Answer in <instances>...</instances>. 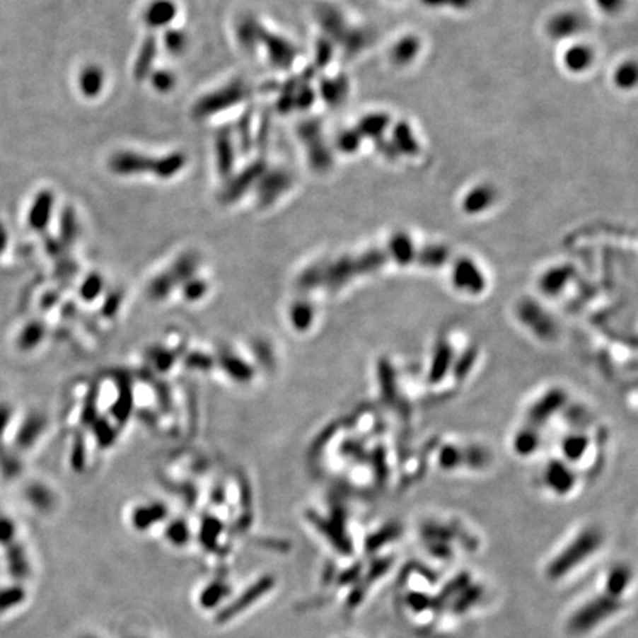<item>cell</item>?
I'll return each mask as SVG.
<instances>
[{
    "mask_svg": "<svg viewBox=\"0 0 638 638\" xmlns=\"http://www.w3.org/2000/svg\"><path fill=\"white\" fill-rule=\"evenodd\" d=\"M157 55V42L154 37H146L142 43L141 52L138 55L137 64H135V77L138 80L145 79L153 73V62Z\"/></svg>",
    "mask_w": 638,
    "mask_h": 638,
    "instance_id": "16",
    "label": "cell"
},
{
    "mask_svg": "<svg viewBox=\"0 0 638 638\" xmlns=\"http://www.w3.org/2000/svg\"><path fill=\"white\" fill-rule=\"evenodd\" d=\"M185 163H187V157L180 153L161 158H149L137 153H117L110 160V167L117 175L151 172L161 179H170L183 169Z\"/></svg>",
    "mask_w": 638,
    "mask_h": 638,
    "instance_id": "1",
    "label": "cell"
},
{
    "mask_svg": "<svg viewBox=\"0 0 638 638\" xmlns=\"http://www.w3.org/2000/svg\"><path fill=\"white\" fill-rule=\"evenodd\" d=\"M79 88L88 98H95L104 88V71L98 65H88L79 76Z\"/></svg>",
    "mask_w": 638,
    "mask_h": 638,
    "instance_id": "14",
    "label": "cell"
},
{
    "mask_svg": "<svg viewBox=\"0 0 638 638\" xmlns=\"http://www.w3.org/2000/svg\"><path fill=\"white\" fill-rule=\"evenodd\" d=\"M54 207V195L50 194L49 191L40 192L37 195V198L35 199V204L31 207L30 211V224L35 229H42L46 226L49 217H50V211H52Z\"/></svg>",
    "mask_w": 638,
    "mask_h": 638,
    "instance_id": "15",
    "label": "cell"
},
{
    "mask_svg": "<svg viewBox=\"0 0 638 638\" xmlns=\"http://www.w3.org/2000/svg\"><path fill=\"white\" fill-rule=\"evenodd\" d=\"M260 28L262 25H259V23L253 18V16H244L243 20L238 21L237 36L245 50L256 49V45L259 43Z\"/></svg>",
    "mask_w": 638,
    "mask_h": 638,
    "instance_id": "17",
    "label": "cell"
},
{
    "mask_svg": "<svg viewBox=\"0 0 638 638\" xmlns=\"http://www.w3.org/2000/svg\"><path fill=\"white\" fill-rule=\"evenodd\" d=\"M424 5L429 6H451L457 9H464L473 4V0H422Z\"/></svg>",
    "mask_w": 638,
    "mask_h": 638,
    "instance_id": "23",
    "label": "cell"
},
{
    "mask_svg": "<svg viewBox=\"0 0 638 638\" xmlns=\"http://www.w3.org/2000/svg\"><path fill=\"white\" fill-rule=\"evenodd\" d=\"M263 170H265V164L262 161L251 164L248 169H245L243 173L238 175L237 179H233L229 183V187L224 191L222 199L226 201V203H231V201L240 198L247 191V188L251 187V185L256 182V179L259 176H262Z\"/></svg>",
    "mask_w": 638,
    "mask_h": 638,
    "instance_id": "10",
    "label": "cell"
},
{
    "mask_svg": "<svg viewBox=\"0 0 638 638\" xmlns=\"http://www.w3.org/2000/svg\"><path fill=\"white\" fill-rule=\"evenodd\" d=\"M361 145V135L356 129H354L352 132H344L342 133V137L339 138V146L344 151V153H354Z\"/></svg>",
    "mask_w": 638,
    "mask_h": 638,
    "instance_id": "21",
    "label": "cell"
},
{
    "mask_svg": "<svg viewBox=\"0 0 638 638\" xmlns=\"http://www.w3.org/2000/svg\"><path fill=\"white\" fill-rule=\"evenodd\" d=\"M216 153H217V170L224 176L228 178L232 173L233 169V145L231 138V129H221L216 138Z\"/></svg>",
    "mask_w": 638,
    "mask_h": 638,
    "instance_id": "11",
    "label": "cell"
},
{
    "mask_svg": "<svg viewBox=\"0 0 638 638\" xmlns=\"http://www.w3.org/2000/svg\"><path fill=\"white\" fill-rule=\"evenodd\" d=\"M497 192L488 183H480L470 190L463 198V209L470 214L488 210L495 203Z\"/></svg>",
    "mask_w": 638,
    "mask_h": 638,
    "instance_id": "7",
    "label": "cell"
},
{
    "mask_svg": "<svg viewBox=\"0 0 638 638\" xmlns=\"http://www.w3.org/2000/svg\"><path fill=\"white\" fill-rule=\"evenodd\" d=\"M176 13V5L170 0H153L144 12V21L151 28H161L169 25Z\"/></svg>",
    "mask_w": 638,
    "mask_h": 638,
    "instance_id": "9",
    "label": "cell"
},
{
    "mask_svg": "<svg viewBox=\"0 0 638 638\" xmlns=\"http://www.w3.org/2000/svg\"><path fill=\"white\" fill-rule=\"evenodd\" d=\"M594 4L601 13L615 16L624 11L627 0H594Z\"/></svg>",
    "mask_w": 638,
    "mask_h": 638,
    "instance_id": "22",
    "label": "cell"
},
{
    "mask_svg": "<svg viewBox=\"0 0 638 638\" xmlns=\"http://www.w3.org/2000/svg\"><path fill=\"white\" fill-rule=\"evenodd\" d=\"M188 36L180 30H169L164 35V45L173 55H180L188 47Z\"/></svg>",
    "mask_w": 638,
    "mask_h": 638,
    "instance_id": "19",
    "label": "cell"
},
{
    "mask_svg": "<svg viewBox=\"0 0 638 638\" xmlns=\"http://www.w3.org/2000/svg\"><path fill=\"white\" fill-rule=\"evenodd\" d=\"M275 584H277V579L272 575H265V576L259 578L256 582L247 586V588L238 597L231 600L226 606H224L219 612H217L216 622L226 624V622H229V620L240 616L247 609L253 608L256 601L262 600L263 597H266L274 590Z\"/></svg>",
    "mask_w": 638,
    "mask_h": 638,
    "instance_id": "2",
    "label": "cell"
},
{
    "mask_svg": "<svg viewBox=\"0 0 638 638\" xmlns=\"http://www.w3.org/2000/svg\"><path fill=\"white\" fill-rule=\"evenodd\" d=\"M291 185V178L285 172L277 170L269 175L263 176V180L259 183L257 197L259 203L271 204L272 201L281 195Z\"/></svg>",
    "mask_w": 638,
    "mask_h": 638,
    "instance_id": "8",
    "label": "cell"
},
{
    "mask_svg": "<svg viewBox=\"0 0 638 638\" xmlns=\"http://www.w3.org/2000/svg\"><path fill=\"white\" fill-rule=\"evenodd\" d=\"M562 64L570 74H584L594 66L596 50L585 42H574L563 50Z\"/></svg>",
    "mask_w": 638,
    "mask_h": 638,
    "instance_id": "5",
    "label": "cell"
},
{
    "mask_svg": "<svg viewBox=\"0 0 638 638\" xmlns=\"http://www.w3.org/2000/svg\"><path fill=\"white\" fill-rule=\"evenodd\" d=\"M637 81V65L634 61H625L616 66L613 73V85L620 91H630Z\"/></svg>",
    "mask_w": 638,
    "mask_h": 638,
    "instance_id": "18",
    "label": "cell"
},
{
    "mask_svg": "<svg viewBox=\"0 0 638 638\" xmlns=\"http://www.w3.org/2000/svg\"><path fill=\"white\" fill-rule=\"evenodd\" d=\"M151 80H153V86L158 92H169L175 88V76L167 70H158L151 73Z\"/></svg>",
    "mask_w": 638,
    "mask_h": 638,
    "instance_id": "20",
    "label": "cell"
},
{
    "mask_svg": "<svg viewBox=\"0 0 638 638\" xmlns=\"http://www.w3.org/2000/svg\"><path fill=\"white\" fill-rule=\"evenodd\" d=\"M419 50H422V43H419V40L415 36L408 35V36L400 37L393 45L390 58L396 65L405 66L415 61V58L419 54Z\"/></svg>",
    "mask_w": 638,
    "mask_h": 638,
    "instance_id": "12",
    "label": "cell"
},
{
    "mask_svg": "<svg viewBox=\"0 0 638 638\" xmlns=\"http://www.w3.org/2000/svg\"><path fill=\"white\" fill-rule=\"evenodd\" d=\"M229 596H231V586L228 585V582L224 579H214L213 582H210L206 586L203 591H201L198 603L203 609L210 610V609L221 606L224 601L228 600Z\"/></svg>",
    "mask_w": 638,
    "mask_h": 638,
    "instance_id": "13",
    "label": "cell"
},
{
    "mask_svg": "<svg viewBox=\"0 0 638 638\" xmlns=\"http://www.w3.org/2000/svg\"><path fill=\"white\" fill-rule=\"evenodd\" d=\"M238 127H240V139H241V148L244 149V151H247V149H250V145H251V139H250V114H244L243 117H241V122H240V124H238Z\"/></svg>",
    "mask_w": 638,
    "mask_h": 638,
    "instance_id": "24",
    "label": "cell"
},
{
    "mask_svg": "<svg viewBox=\"0 0 638 638\" xmlns=\"http://www.w3.org/2000/svg\"><path fill=\"white\" fill-rule=\"evenodd\" d=\"M259 42L265 43L271 62L275 66H278V69H289L297 55V50L291 43H289L282 37L271 35V33H267L263 27L260 28L259 33Z\"/></svg>",
    "mask_w": 638,
    "mask_h": 638,
    "instance_id": "6",
    "label": "cell"
},
{
    "mask_svg": "<svg viewBox=\"0 0 638 638\" xmlns=\"http://www.w3.org/2000/svg\"><path fill=\"white\" fill-rule=\"evenodd\" d=\"M585 24L584 16L576 11H562L548 20L547 33L554 40H567L581 35Z\"/></svg>",
    "mask_w": 638,
    "mask_h": 638,
    "instance_id": "4",
    "label": "cell"
},
{
    "mask_svg": "<svg viewBox=\"0 0 638 638\" xmlns=\"http://www.w3.org/2000/svg\"><path fill=\"white\" fill-rule=\"evenodd\" d=\"M250 93V89L247 85H244L243 81H233L231 83L229 86L222 88L221 91H217L206 98H203L197 104L194 114L195 117H204L210 115V114H216L222 110L229 108L233 104L241 103L243 99H245Z\"/></svg>",
    "mask_w": 638,
    "mask_h": 638,
    "instance_id": "3",
    "label": "cell"
}]
</instances>
